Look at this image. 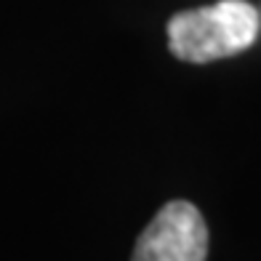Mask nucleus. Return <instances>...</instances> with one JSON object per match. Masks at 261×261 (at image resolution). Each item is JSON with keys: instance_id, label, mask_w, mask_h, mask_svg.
<instances>
[{"instance_id": "obj_1", "label": "nucleus", "mask_w": 261, "mask_h": 261, "mask_svg": "<svg viewBox=\"0 0 261 261\" xmlns=\"http://www.w3.org/2000/svg\"><path fill=\"white\" fill-rule=\"evenodd\" d=\"M258 35V11L245 0L181 11L168 21V48L176 59L205 64L251 48Z\"/></svg>"}, {"instance_id": "obj_2", "label": "nucleus", "mask_w": 261, "mask_h": 261, "mask_svg": "<svg viewBox=\"0 0 261 261\" xmlns=\"http://www.w3.org/2000/svg\"><path fill=\"white\" fill-rule=\"evenodd\" d=\"M208 227L192 203L171 200L147 224L130 261H205Z\"/></svg>"}]
</instances>
